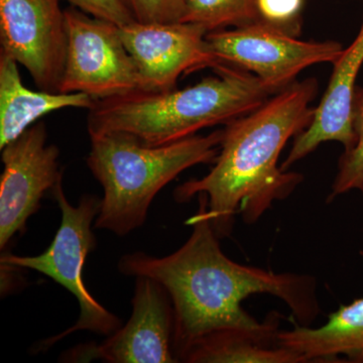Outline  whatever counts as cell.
Listing matches in <instances>:
<instances>
[{
	"label": "cell",
	"mask_w": 363,
	"mask_h": 363,
	"mask_svg": "<svg viewBox=\"0 0 363 363\" xmlns=\"http://www.w3.org/2000/svg\"><path fill=\"white\" fill-rule=\"evenodd\" d=\"M0 248L6 252L14 236L25 233L26 222L40 207L45 193L62 181L58 147L48 143L44 123L33 124L1 149Z\"/></svg>",
	"instance_id": "obj_10"
},
{
	"label": "cell",
	"mask_w": 363,
	"mask_h": 363,
	"mask_svg": "<svg viewBox=\"0 0 363 363\" xmlns=\"http://www.w3.org/2000/svg\"><path fill=\"white\" fill-rule=\"evenodd\" d=\"M71 6L94 18H101L118 26L135 21L124 0H67Z\"/></svg>",
	"instance_id": "obj_20"
},
{
	"label": "cell",
	"mask_w": 363,
	"mask_h": 363,
	"mask_svg": "<svg viewBox=\"0 0 363 363\" xmlns=\"http://www.w3.org/2000/svg\"><path fill=\"white\" fill-rule=\"evenodd\" d=\"M363 64V21L359 33L333 63L328 88L315 108L310 125L296 136L295 142L281 169L288 171L295 162L304 159L326 142H338L344 150L357 142L353 130L352 104L357 78Z\"/></svg>",
	"instance_id": "obj_12"
},
{
	"label": "cell",
	"mask_w": 363,
	"mask_h": 363,
	"mask_svg": "<svg viewBox=\"0 0 363 363\" xmlns=\"http://www.w3.org/2000/svg\"><path fill=\"white\" fill-rule=\"evenodd\" d=\"M65 21L67 54L59 92L104 100L138 90V71L121 26L72 6L65 9Z\"/></svg>",
	"instance_id": "obj_7"
},
{
	"label": "cell",
	"mask_w": 363,
	"mask_h": 363,
	"mask_svg": "<svg viewBox=\"0 0 363 363\" xmlns=\"http://www.w3.org/2000/svg\"><path fill=\"white\" fill-rule=\"evenodd\" d=\"M206 28L190 23H143L121 26V38L143 91L177 88L184 74L222 66L206 40Z\"/></svg>",
	"instance_id": "obj_11"
},
{
	"label": "cell",
	"mask_w": 363,
	"mask_h": 363,
	"mask_svg": "<svg viewBox=\"0 0 363 363\" xmlns=\"http://www.w3.org/2000/svg\"><path fill=\"white\" fill-rule=\"evenodd\" d=\"M214 71L216 76L184 89L135 90L96 100L88 113V133H121L159 147L196 135L204 128L226 125L274 95L247 71L227 65Z\"/></svg>",
	"instance_id": "obj_3"
},
{
	"label": "cell",
	"mask_w": 363,
	"mask_h": 363,
	"mask_svg": "<svg viewBox=\"0 0 363 363\" xmlns=\"http://www.w3.org/2000/svg\"><path fill=\"white\" fill-rule=\"evenodd\" d=\"M279 333V332H278ZM278 333L242 330L212 332L198 339L182 357L190 363H306L295 351L279 345Z\"/></svg>",
	"instance_id": "obj_15"
},
{
	"label": "cell",
	"mask_w": 363,
	"mask_h": 363,
	"mask_svg": "<svg viewBox=\"0 0 363 363\" xmlns=\"http://www.w3.org/2000/svg\"><path fill=\"white\" fill-rule=\"evenodd\" d=\"M223 130L150 147L121 133L90 136L86 162L104 188L94 229L128 235L147 220L162 188L187 169L213 162Z\"/></svg>",
	"instance_id": "obj_4"
},
{
	"label": "cell",
	"mask_w": 363,
	"mask_h": 363,
	"mask_svg": "<svg viewBox=\"0 0 363 363\" xmlns=\"http://www.w3.org/2000/svg\"><path fill=\"white\" fill-rule=\"evenodd\" d=\"M259 21L257 0H185L182 23H195L208 32Z\"/></svg>",
	"instance_id": "obj_16"
},
{
	"label": "cell",
	"mask_w": 363,
	"mask_h": 363,
	"mask_svg": "<svg viewBox=\"0 0 363 363\" xmlns=\"http://www.w3.org/2000/svg\"><path fill=\"white\" fill-rule=\"evenodd\" d=\"M95 101L84 93L33 91L26 87L18 62L0 52V150L47 114L66 108L89 111Z\"/></svg>",
	"instance_id": "obj_13"
},
{
	"label": "cell",
	"mask_w": 363,
	"mask_h": 363,
	"mask_svg": "<svg viewBox=\"0 0 363 363\" xmlns=\"http://www.w3.org/2000/svg\"><path fill=\"white\" fill-rule=\"evenodd\" d=\"M124 2L138 23H179L185 13V0H124Z\"/></svg>",
	"instance_id": "obj_19"
},
{
	"label": "cell",
	"mask_w": 363,
	"mask_h": 363,
	"mask_svg": "<svg viewBox=\"0 0 363 363\" xmlns=\"http://www.w3.org/2000/svg\"><path fill=\"white\" fill-rule=\"evenodd\" d=\"M222 65L250 71L276 94L295 82L308 67L335 63L343 48L337 42H304L264 21L207 33Z\"/></svg>",
	"instance_id": "obj_6"
},
{
	"label": "cell",
	"mask_w": 363,
	"mask_h": 363,
	"mask_svg": "<svg viewBox=\"0 0 363 363\" xmlns=\"http://www.w3.org/2000/svg\"><path fill=\"white\" fill-rule=\"evenodd\" d=\"M352 124L357 142L344 150L338 162V172L327 202L339 195L358 190L363 193V88H355L352 104Z\"/></svg>",
	"instance_id": "obj_17"
},
{
	"label": "cell",
	"mask_w": 363,
	"mask_h": 363,
	"mask_svg": "<svg viewBox=\"0 0 363 363\" xmlns=\"http://www.w3.org/2000/svg\"><path fill=\"white\" fill-rule=\"evenodd\" d=\"M62 182L51 192L61 211V224L47 250L37 257L2 252L0 257L1 271L32 269L40 272L64 286L80 306L76 324L58 335L45 339L38 345L35 352L49 350L74 332L91 331L108 337L123 327L121 320L91 295L83 278L86 259L96 247L93 221L99 213L101 199L96 195L86 194L77 206H74L67 199Z\"/></svg>",
	"instance_id": "obj_5"
},
{
	"label": "cell",
	"mask_w": 363,
	"mask_h": 363,
	"mask_svg": "<svg viewBox=\"0 0 363 363\" xmlns=\"http://www.w3.org/2000/svg\"><path fill=\"white\" fill-rule=\"evenodd\" d=\"M304 0H257L259 21L296 35L300 32Z\"/></svg>",
	"instance_id": "obj_18"
},
{
	"label": "cell",
	"mask_w": 363,
	"mask_h": 363,
	"mask_svg": "<svg viewBox=\"0 0 363 363\" xmlns=\"http://www.w3.org/2000/svg\"><path fill=\"white\" fill-rule=\"evenodd\" d=\"M317 92L316 79L294 82L227 123L213 168L203 178L178 186L176 201L206 195L208 217L219 240L233 233L236 214L247 224L255 223L272 203L288 198L304 180L301 174L283 171L278 162L288 140L311 123Z\"/></svg>",
	"instance_id": "obj_2"
},
{
	"label": "cell",
	"mask_w": 363,
	"mask_h": 363,
	"mask_svg": "<svg viewBox=\"0 0 363 363\" xmlns=\"http://www.w3.org/2000/svg\"><path fill=\"white\" fill-rule=\"evenodd\" d=\"M0 45L39 89L59 92L67 54L60 0H0Z\"/></svg>",
	"instance_id": "obj_9"
},
{
	"label": "cell",
	"mask_w": 363,
	"mask_h": 363,
	"mask_svg": "<svg viewBox=\"0 0 363 363\" xmlns=\"http://www.w3.org/2000/svg\"><path fill=\"white\" fill-rule=\"evenodd\" d=\"M279 345L304 357L308 362H348L363 363V298L341 306L326 324L318 328L298 326L279 330Z\"/></svg>",
	"instance_id": "obj_14"
},
{
	"label": "cell",
	"mask_w": 363,
	"mask_h": 363,
	"mask_svg": "<svg viewBox=\"0 0 363 363\" xmlns=\"http://www.w3.org/2000/svg\"><path fill=\"white\" fill-rule=\"evenodd\" d=\"M198 198L199 209L188 222L192 234L178 250L164 257L128 253L117 266L124 276L147 277L166 289L174 308V352L178 362L198 339L212 332L278 333L279 314L272 312L266 321L259 322L241 306L257 294L281 298L301 326H310L321 312L316 279L242 266L228 259L210 223L207 196L201 193Z\"/></svg>",
	"instance_id": "obj_1"
},
{
	"label": "cell",
	"mask_w": 363,
	"mask_h": 363,
	"mask_svg": "<svg viewBox=\"0 0 363 363\" xmlns=\"http://www.w3.org/2000/svg\"><path fill=\"white\" fill-rule=\"evenodd\" d=\"M133 313L125 326L102 342L80 344L60 357L63 362H179L174 352V308L166 289L136 277Z\"/></svg>",
	"instance_id": "obj_8"
}]
</instances>
